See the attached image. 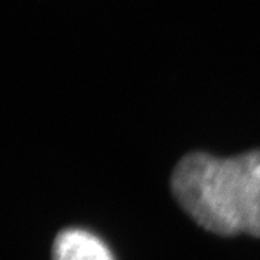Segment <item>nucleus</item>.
<instances>
[{"instance_id": "obj_2", "label": "nucleus", "mask_w": 260, "mask_h": 260, "mask_svg": "<svg viewBox=\"0 0 260 260\" xmlns=\"http://www.w3.org/2000/svg\"><path fill=\"white\" fill-rule=\"evenodd\" d=\"M52 260H114L107 244L83 229H65L56 234Z\"/></svg>"}, {"instance_id": "obj_1", "label": "nucleus", "mask_w": 260, "mask_h": 260, "mask_svg": "<svg viewBox=\"0 0 260 260\" xmlns=\"http://www.w3.org/2000/svg\"><path fill=\"white\" fill-rule=\"evenodd\" d=\"M171 189L207 232L260 237V149L233 158L188 153L174 169Z\"/></svg>"}]
</instances>
